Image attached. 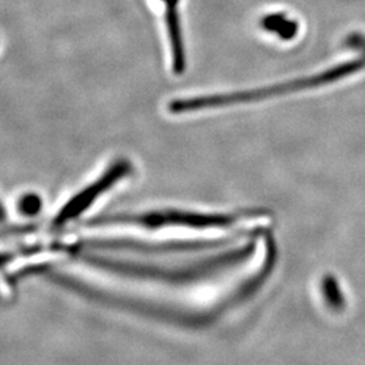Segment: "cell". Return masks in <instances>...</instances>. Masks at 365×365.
I'll list each match as a JSON object with an SVG mask.
<instances>
[{
  "label": "cell",
  "instance_id": "1",
  "mask_svg": "<svg viewBox=\"0 0 365 365\" xmlns=\"http://www.w3.org/2000/svg\"><path fill=\"white\" fill-rule=\"evenodd\" d=\"M365 68V48L363 53L354 57L351 61H345L337 66H331L327 71L318 72L315 75L302 76L292 78L283 83L271 84L265 87H259L247 91L230 92V93H217V95H200V96H190V98H179L173 99L168 103V111L172 114H187L195 113L202 110L221 108L235 105H245L264 99H271L276 96H283L294 92L303 91L317 88L322 86H329L337 83L339 80L349 78L354 73L360 72Z\"/></svg>",
  "mask_w": 365,
  "mask_h": 365
},
{
  "label": "cell",
  "instance_id": "3",
  "mask_svg": "<svg viewBox=\"0 0 365 365\" xmlns=\"http://www.w3.org/2000/svg\"><path fill=\"white\" fill-rule=\"evenodd\" d=\"M161 3H164V19L170 41L172 72L175 75H182L187 68V57L182 41V21L179 13L180 0H161Z\"/></svg>",
  "mask_w": 365,
  "mask_h": 365
},
{
  "label": "cell",
  "instance_id": "2",
  "mask_svg": "<svg viewBox=\"0 0 365 365\" xmlns=\"http://www.w3.org/2000/svg\"><path fill=\"white\" fill-rule=\"evenodd\" d=\"M130 172L131 164L128 160H123V158L117 160L98 180L91 182L88 187L83 188L66 203L63 210L58 212L56 223L64 225L69 220L80 215L84 210L91 206L96 197L103 195L106 191H108L119 180L126 178Z\"/></svg>",
  "mask_w": 365,
  "mask_h": 365
},
{
  "label": "cell",
  "instance_id": "4",
  "mask_svg": "<svg viewBox=\"0 0 365 365\" xmlns=\"http://www.w3.org/2000/svg\"><path fill=\"white\" fill-rule=\"evenodd\" d=\"M261 26L268 31L274 33L280 39L289 41L294 38L299 30L298 22L289 19L286 14H269L261 19Z\"/></svg>",
  "mask_w": 365,
  "mask_h": 365
},
{
  "label": "cell",
  "instance_id": "5",
  "mask_svg": "<svg viewBox=\"0 0 365 365\" xmlns=\"http://www.w3.org/2000/svg\"><path fill=\"white\" fill-rule=\"evenodd\" d=\"M39 207H41V199L38 196L26 195L24 199H21V203H19L21 212L31 215L38 212Z\"/></svg>",
  "mask_w": 365,
  "mask_h": 365
}]
</instances>
